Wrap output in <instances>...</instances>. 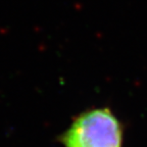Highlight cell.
I'll return each instance as SVG.
<instances>
[{
    "instance_id": "obj_1",
    "label": "cell",
    "mask_w": 147,
    "mask_h": 147,
    "mask_svg": "<svg viewBox=\"0 0 147 147\" xmlns=\"http://www.w3.org/2000/svg\"><path fill=\"white\" fill-rule=\"evenodd\" d=\"M124 130L108 107H93L73 119L60 137L64 147H123Z\"/></svg>"
}]
</instances>
